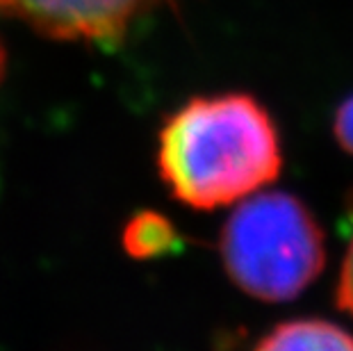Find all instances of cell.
I'll use <instances>...</instances> for the list:
<instances>
[{"label":"cell","instance_id":"1","mask_svg":"<svg viewBox=\"0 0 353 351\" xmlns=\"http://www.w3.org/2000/svg\"><path fill=\"white\" fill-rule=\"evenodd\" d=\"M157 167L174 199L194 210L237 205L283 169L281 135L251 94L194 96L160 130Z\"/></svg>","mask_w":353,"mask_h":351},{"label":"cell","instance_id":"2","mask_svg":"<svg viewBox=\"0 0 353 351\" xmlns=\"http://www.w3.org/2000/svg\"><path fill=\"white\" fill-rule=\"evenodd\" d=\"M219 253L244 294L281 303L317 281L326 263V240L301 199L272 190L237 203L221 228Z\"/></svg>","mask_w":353,"mask_h":351},{"label":"cell","instance_id":"3","mask_svg":"<svg viewBox=\"0 0 353 351\" xmlns=\"http://www.w3.org/2000/svg\"><path fill=\"white\" fill-rule=\"evenodd\" d=\"M160 0H0L28 26L52 39L119 43L141 14Z\"/></svg>","mask_w":353,"mask_h":351},{"label":"cell","instance_id":"4","mask_svg":"<svg viewBox=\"0 0 353 351\" xmlns=\"http://www.w3.org/2000/svg\"><path fill=\"white\" fill-rule=\"evenodd\" d=\"M253 351H353V335L328 319H292L272 328Z\"/></svg>","mask_w":353,"mask_h":351},{"label":"cell","instance_id":"5","mask_svg":"<svg viewBox=\"0 0 353 351\" xmlns=\"http://www.w3.org/2000/svg\"><path fill=\"white\" fill-rule=\"evenodd\" d=\"M176 242V233L164 217L155 212H139L125 226L123 244L134 258H151L160 256L171 249Z\"/></svg>","mask_w":353,"mask_h":351},{"label":"cell","instance_id":"6","mask_svg":"<svg viewBox=\"0 0 353 351\" xmlns=\"http://www.w3.org/2000/svg\"><path fill=\"white\" fill-rule=\"evenodd\" d=\"M335 301H337V308L353 317V237L347 246V253H344V260L340 267V279H337V288H335Z\"/></svg>","mask_w":353,"mask_h":351},{"label":"cell","instance_id":"7","mask_svg":"<svg viewBox=\"0 0 353 351\" xmlns=\"http://www.w3.org/2000/svg\"><path fill=\"white\" fill-rule=\"evenodd\" d=\"M335 135L340 139V144L353 153V99L347 101L337 112L335 121Z\"/></svg>","mask_w":353,"mask_h":351},{"label":"cell","instance_id":"8","mask_svg":"<svg viewBox=\"0 0 353 351\" xmlns=\"http://www.w3.org/2000/svg\"><path fill=\"white\" fill-rule=\"evenodd\" d=\"M3 69H5V55H3V48H0V76H3Z\"/></svg>","mask_w":353,"mask_h":351}]
</instances>
